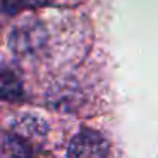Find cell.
Wrapping results in <instances>:
<instances>
[{"instance_id":"cell-1","label":"cell","mask_w":158,"mask_h":158,"mask_svg":"<svg viewBox=\"0 0 158 158\" xmlns=\"http://www.w3.org/2000/svg\"><path fill=\"white\" fill-rule=\"evenodd\" d=\"M109 153V144L102 135L95 130L82 129L76 133L68 146V156H106Z\"/></svg>"},{"instance_id":"cell-2","label":"cell","mask_w":158,"mask_h":158,"mask_svg":"<svg viewBox=\"0 0 158 158\" xmlns=\"http://www.w3.org/2000/svg\"><path fill=\"white\" fill-rule=\"evenodd\" d=\"M44 39V31L37 23H28V25H22L19 28H16L11 33V50H14L16 53L20 54H28L33 50L37 48V45H40Z\"/></svg>"},{"instance_id":"cell-3","label":"cell","mask_w":158,"mask_h":158,"mask_svg":"<svg viewBox=\"0 0 158 158\" xmlns=\"http://www.w3.org/2000/svg\"><path fill=\"white\" fill-rule=\"evenodd\" d=\"M23 89L20 77L8 68L0 70V99L17 101L22 98Z\"/></svg>"},{"instance_id":"cell-4","label":"cell","mask_w":158,"mask_h":158,"mask_svg":"<svg viewBox=\"0 0 158 158\" xmlns=\"http://www.w3.org/2000/svg\"><path fill=\"white\" fill-rule=\"evenodd\" d=\"M51 2V0H14L16 8H40L45 6Z\"/></svg>"}]
</instances>
